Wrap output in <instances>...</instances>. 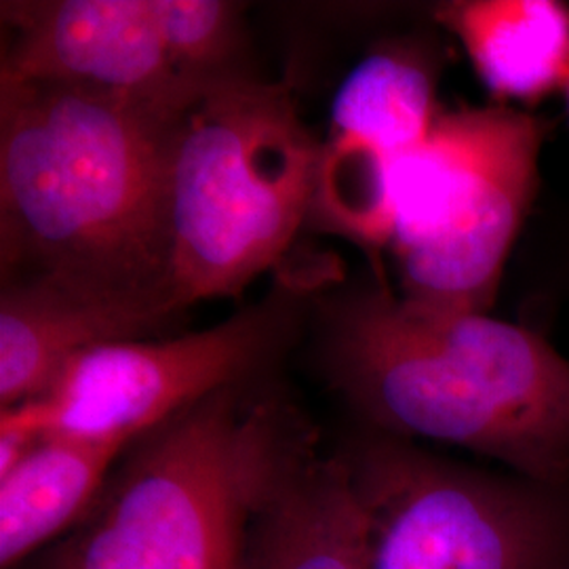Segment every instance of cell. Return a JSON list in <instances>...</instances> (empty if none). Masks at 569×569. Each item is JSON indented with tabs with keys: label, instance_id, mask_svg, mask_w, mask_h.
<instances>
[{
	"label": "cell",
	"instance_id": "1",
	"mask_svg": "<svg viewBox=\"0 0 569 569\" xmlns=\"http://www.w3.org/2000/svg\"><path fill=\"white\" fill-rule=\"evenodd\" d=\"M201 89L138 98L0 84L2 281L44 279L173 319L169 148L180 112Z\"/></svg>",
	"mask_w": 569,
	"mask_h": 569
},
{
	"label": "cell",
	"instance_id": "2",
	"mask_svg": "<svg viewBox=\"0 0 569 569\" xmlns=\"http://www.w3.org/2000/svg\"><path fill=\"white\" fill-rule=\"evenodd\" d=\"M323 357L366 430L568 483L569 361L542 333L489 315L422 310L380 281L327 308Z\"/></svg>",
	"mask_w": 569,
	"mask_h": 569
},
{
	"label": "cell",
	"instance_id": "3",
	"mask_svg": "<svg viewBox=\"0 0 569 569\" xmlns=\"http://www.w3.org/2000/svg\"><path fill=\"white\" fill-rule=\"evenodd\" d=\"M321 163L283 84L253 77L209 82L186 103L167 176V302L237 298L281 260L310 220Z\"/></svg>",
	"mask_w": 569,
	"mask_h": 569
},
{
	"label": "cell",
	"instance_id": "4",
	"mask_svg": "<svg viewBox=\"0 0 569 569\" xmlns=\"http://www.w3.org/2000/svg\"><path fill=\"white\" fill-rule=\"evenodd\" d=\"M281 403L249 382L146 432L81 521L18 569H237L247 491Z\"/></svg>",
	"mask_w": 569,
	"mask_h": 569
},
{
	"label": "cell",
	"instance_id": "5",
	"mask_svg": "<svg viewBox=\"0 0 569 569\" xmlns=\"http://www.w3.org/2000/svg\"><path fill=\"white\" fill-rule=\"evenodd\" d=\"M545 124L509 106L441 110L390 192L399 298L488 315L540 182Z\"/></svg>",
	"mask_w": 569,
	"mask_h": 569
},
{
	"label": "cell",
	"instance_id": "6",
	"mask_svg": "<svg viewBox=\"0 0 569 569\" xmlns=\"http://www.w3.org/2000/svg\"><path fill=\"white\" fill-rule=\"evenodd\" d=\"M342 451L371 569H569V481L470 467L373 430Z\"/></svg>",
	"mask_w": 569,
	"mask_h": 569
},
{
	"label": "cell",
	"instance_id": "7",
	"mask_svg": "<svg viewBox=\"0 0 569 569\" xmlns=\"http://www.w3.org/2000/svg\"><path fill=\"white\" fill-rule=\"evenodd\" d=\"M283 306H251L203 331L91 348L37 401L9 407L47 435L133 443L224 388L249 385L287 336Z\"/></svg>",
	"mask_w": 569,
	"mask_h": 569
},
{
	"label": "cell",
	"instance_id": "8",
	"mask_svg": "<svg viewBox=\"0 0 569 569\" xmlns=\"http://www.w3.org/2000/svg\"><path fill=\"white\" fill-rule=\"evenodd\" d=\"M437 74V58L427 47L390 42L359 61L340 84L310 213L327 232L369 251L388 247L392 182L441 112Z\"/></svg>",
	"mask_w": 569,
	"mask_h": 569
},
{
	"label": "cell",
	"instance_id": "9",
	"mask_svg": "<svg viewBox=\"0 0 569 569\" xmlns=\"http://www.w3.org/2000/svg\"><path fill=\"white\" fill-rule=\"evenodd\" d=\"M237 569H371L366 509L345 451H321L287 401L249 483Z\"/></svg>",
	"mask_w": 569,
	"mask_h": 569
},
{
	"label": "cell",
	"instance_id": "10",
	"mask_svg": "<svg viewBox=\"0 0 569 569\" xmlns=\"http://www.w3.org/2000/svg\"><path fill=\"white\" fill-rule=\"evenodd\" d=\"M2 18L11 37L0 84H63L138 98H180L209 84L178 72L152 0L11 2Z\"/></svg>",
	"mask_w": 569,
	"mask_h": 569
},
{
	"label": "cell",
	"instance_id": "11",
	"mask_svg": "<svg viewBox=\"0 0 569 569\" xmlns=\"http://www.w3.org/2000/svg\"><path fill=\"white\" fill-rule=\"evenodd\" d=\"M169 321L157 310L84 298L44 279L2 281L0 409L37 401L82 352L163 338Z\"/></svg>",
	"mask_w": 569,
	"mask_h": 569
},
{
	"label": "cell",
	"instance_id": "12",
	"mask_svg": "<svg viewBox=\"0 0 569 569\" xmlns=\"http://www.w3.org/2000/svg\"><path fill=\"white\" fill-rule=\"evenodd\" d=\"M435 20L462 42L498 100L533 103L569 84V7L559 0H451Z\"/></svg>",
	"mask_w": 569,
	"mask_h": 569
},
{
	"label": "cell",
	"instance_id": "13",
	"mask_svg": "<svg viewBox=\"0 0 569 569\" xmlns=\"http://www.w3.org/2000/svg\"><path fill=\"white\" fill-rule=\"evenodd\" d=\"M131 443L47 435L0 479V568L58 542L100 498Z\"/></svg>",
	"mask_w": 569,
	"mask_h": 569
},
{
	"label": "cell",
	"instance_id": "14",
	"mask_svg": "<svg viewBox=\"0 0 569 569\" xmlns=\"http://www.w3.org/2000/svg\"><path fill=\"white\" fill-rule=\"evenodd\" d=\"M169 58L183 79L216 82L243 74V9L220 0H152Z\"/></svg>",
	"mask_w": 569,
	"mask_h": 569
},
{
	"label": "cell",
	"instance_id": "15",
	"mask_svg": "<svg viewBox=\"0 0 569 569\" xmlns=\"http://www.w3.org/2000/svg\"><path fill=\"white\" fill-rule=\"evenodd\" d=\"M566 93H568V102H569V84H568V89H566Z\"/></svg>",
	"mask_w": 569,
	"mask_h": 569
}]
</instances>
